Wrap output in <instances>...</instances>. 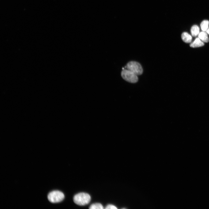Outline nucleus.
<instances>
[{
  "label": "nucleus",
  "instance_id": "1",
  "mask_svg": "<svg viewBox=\"0 0 209 209\" xmlns=\"http://www.w3.org/2000/svg\"><path fill=\"white\" fill-rule=\"evenodd\" d=\"M90 195L86 193L80 192L75 195L73 197L74 202L80 206H84L88 204L91 200Z\"/></svg>",
  "mask_w": 209,
  "mask_h": 209
},
{
  "label": "nucleus",
  "instance_id": "2",
  "mask_svg": "<svg viewBox=\"0 0 209 209\" xmlns=\"http://www.w3.org/2000/svg\"><path fill=\"white\" fill-rule=\"evenodd\" d=\"M121 74L123 79L128 82L135 83L138 80L137 75L127 69L122 70Z\"/></svg>",
  "mask_w": 209,
  "mask_h": 209
},
{
  "label": "nucleus",
  "instance_id": "3",
  "mask_svg": "<svg viewBox=\"0 0 209 209\" xmlns=\"http://www.w3.org/2000/svg\"><path fill=\"white\" fill-rule=\"evenodd\" d=\"M137 75L142 74L143 73V69L141 65L138 62L135 61H130L128 62L124 67Z\"/></svg>",
  "mask_w": 209,
  "mask_h": 209
},
{
  "label": "nucleus",
  "instance_id": "4",
  "mask_svg": "<svg viewBox=\"0 0 209 209\" xmlns=\"http://www.w3.org/2000/svg\"><path fill=\"white\" fill-rule=\"evenodd\" d=\"M64 198V194L61 192L55 190L50 192L48 195V200L52 203H57L62 201Z\"/></svg>",
  "mask_w": 209,
  "mask_h": 209
},
{
  "label": "nucleus",
  "instance_id": "5",
  "mask_svg": "<svg viewBox=\"0 0 209 209\" xmlns=\"http://www.w3.org/2000/svg\"><path fill=\"white\" fill-rule=\"evenodd\" d=\"M204 45V43L199 38H197L195 40L190 44V46L192 48H197Z\"/></svg>",
  "mask_w": 209,
  "mask_h": 209
},
{
  "label": "nucleus",
  "instance_id": "6",
  "mask_svg": "<svg viewBox=\"0 0 209 209\" xmlns=\"http://www.w3.org/2000/svg\"><path fill=\"white\" fill-rule=\"evenodd\" d=\"M182 40L186 43H190L192 40L191 36L187 32H183L181 35Z\"/></svg>",
  "mask_w": 209,
  "mask_h": 209
},
{
  "label": "nucleus",
  "instance_id": "7",
  "mask_svg": "<svg viewBox=\"0 0 209 209\" xmlns=\"http://www.w3.org/2000/svg\"><path fill=\"white\" fill-rule=\"evenodd\" d=\"M198 38L203 42H208L209 41L207 33L204 31L199 33L198 35Z\"/></svg>",
  "mask_w": 209,
  "mask_h": 209
},
{
  "label": "nucleus",
  "instance_id": "8",
  "mask_svg": "<svg viewBox=\"0 0 209 209\" xmlns=\"http://www.w3.org/2000/svg\"><path fill=\"white\" fill-rule=\"evenodd\" d=\"M191 32L192 35L193 37H196L199 33V28L198 26L196 25L193 26L191 29Z\"/></svg>",
  "mask_w": 209,
  "mask_h": 209
},
{
  "label": "nucleus",
  "instance_id": "9",
  "mask_svg": "<svg viewBox=\"0 0 209 209\" xmlns=\"http://www.w3.org/2000/svg\"><path fill=\"white\" fill-rule=\"evenodd\" d=\"M209 21L207 20H203L201 23L200 26L203 31H206L208 28Z\"/></svg>",
  "mask_w": 209,
  "mask_h": 209
},
{
  "label": "nucleus",
  "instance_id": "10",
  "mask_svg": "<svg viewBox=\"0 0 209 209\" xmlns=\"http://www.w3.org/2000/svg\"><path fill=\"white\" fill-rule=\"evenodd\" d=\"M90 209H103V207L100 203H96L92 204L89 207Z\"/></svg>",
  "mask_w": 209,
  "mask_h": 209
},
{
  "label": "nucleus",
  "instance_id": "11",
  "mask_svg": "<svg viewBox=\"0 0 209 209\" xmlns=\"http://www.w3.org/2000/svg\"><path fill=\"white\" fill-rule=\"evenodd\" d=\"M105 208L106 209H117V208L113 205L109 204L106 206Z\"/></svg>",
  "mask_w": 209,
  "mask_h": 209
},
{
  "label": "nucleus",
  "instance_id": "12",
  "mask_svg": "<svg viewBox=\"0 0 209 209\" xmlns=\"http://www.w3.org/2000/svg\"><path fill=\"white\" fill-rule=\"evenodd\" d=\"M206 33L208 34H209V28L207 29V30H206Z\"/></svg>",
  "mask_w": 209,
  "mask_h": 209
}]
</instances>
